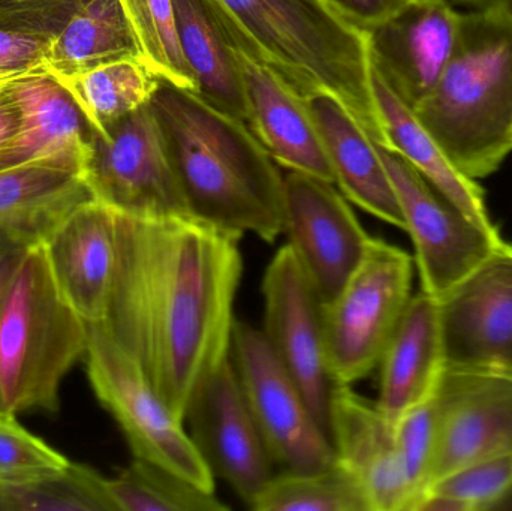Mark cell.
<instances>
[{"mask_svg":"<svg viewBox=\"0 0 512 511\" xmlns=\"http://www.w3.org/2000/svg\"><path fill=\"white\" fill-rule=\"evenodd\" d=\"M117 213L104 329L182 422L231 357L242 237L192 216Z\"/></svg>","mask_w":512,"mask_h":511,"instance_id":"obj_1","label":"cell"},{"mask_svg":"<svg viewBox=\"0 0 512 511\" xmlns=\"http://www.w3.org/2000/svg\"><path fill=\"white\" fill-rule=\"evenodd\" d=\"M192 218L273 243L285 233V186L248 123L170 81L149 102Z\"/></svg>","mask_w":512,"mask_h":511,"instance_id":"obj_2","label":"cell"},{"mask_svg":"<svg viewBox=\"0 0 512 511\" xmlns=\"http://www.w3.org/2000/svg\"><path fill=\"white\" fill-rule=\"evenodd\" d=\"M228 47L279 75L306 99L333 93L375 143L387 146L364 30L325 0H204Z\"/></svg>","mask_w":512,"mask_h":511,"instance_id":"obj_3","label":"cell"},{"mask_svg":"<svg viewBox=\"0 0 512 511\" xmlns=\"http://www.w3.org/2000/svg\"><path fill=\"white\" fill-rule=\"evenodd\" d=\"M460 173H495L512 152V12L472 9L435 89L414 110Z\"/></svg>","mask_w":512,"mask_h":511,"instance_id":"obj_4","label":"cell"},{"mask_svg":"<svg viewBox=\"0 0 512 511\" xmlns=\"http://www.w3.org/2000/svg\"><path fill=\"white\" fill-rule=\"evenodd\" d=\"M89 326L57 287L44 245L24 257L0 312V411L56 413Z\"/></svg>","mask_w":512,"mask_h":511,"instance_id":"obj_5","label":"cell"},{"mask_svg":"<svg viewBox=\"0 0 512 511\" xmlns=\"http://www.w3.org/2000/svg\"><path fill=\"white\" fill-rule=\"evenodd\" d=\"M412 276L408 252L370 237L357 269L322 305L328 366L337 386H354L379 366L411 302Z\"/></svg>","mask_w":512,"mask_h":511,"instance_id":"obj_6","label":"cell"},{"mask_svg":"<svg viewBox=\"0 0 512 511\" xmlns=\"http://www.w3.org/2000/svg\"><path fill=\"white\" fill-rule=\"evenodd\" d=\"M86 360L90 386L119 423L135 458L161 465L201 489L215 492V476L197 444L137 363L102 324H89Z\"/></svg>","mask_w":512,"mask_h":511,"instance_id":"obj_7","label":"cell"},{"mask_svg":"<svg viewBox=\"0 0 512 511\" xmlns=\"http://www.w3.org/2000/svg\"><path fill=\"white\" fill-rule=\"evenodd\" d=\"M378 150L396 189L405 231L414 242L421 291L441 299L504 239L495 225L466 215L402 155L381 144Z\"/></svg>","mask_w":512,"mask_h":511,"instance_id":"obj_8","label":"cell"},{"mask_svg":"<svg viewBox=\"0 0 512 511\" xmlns=\"http://www.w3.org/2000/svg\"><path fill=\"white\" fill-rule=\"evenodd\" d=\"M84 180L93 198L141 218L191 216L150 105L92 134Z\"/></svg>","mask_w":512,"mask_h":511,"instance_id":"obj_9","label":"cell"},{"mask_svg":"<svg viewBox=\"0 0 512 511\" xmlns=\"http://www.w3.org/2000/svg\"><path fill=\"white\" fill-rule=\"evenodd\" d=\"M231 360L274 461L297 473L336 464L330 437L319 428L300 387L277 359L262 330L236 320Z\"/></svg>","mask_w":512,"mask_h":511,"instance_id":"obj_10","label":"cell"},{"mask_svg":"<svg viewBox=\"0 0 512 511\" xmlns=\"http://www.w3.org/2000/svg\"><path fill=\"white\" fill-rule=\"evenodd\" d=\"M264 332L292 380L300 387L319 428L330 437L331 377L325 348L322 302L291 246L271 258L262 279Z\"/></svg>","mask_w":512,"mask_h":511,"instance_id":"obj_11","label":"cell"},{"mask_svg":"<svg viewBox=\"0 0 512 511\" xmlns=\"http://www.w3.org/2000/svg\"><path fill=\"white\" fill-rule=\"evenodd\" d=\"M447 371L512 378V245L438 299Z\"/></svg>","mask_w":512,"mask_h":511,"instance_id":"obj_12","label":"cell"},{"mask_svg":"<svg viewBox=\"0 0 512 511\" xmlns=\"http://www.w3.org/2000/svg\"><path fill=\"white\" fill-rule=\"evenodd\" d=\"M283 186L288 245L324 305L363 260L370 236L336 183L288 171Z\"/></svg>","mask_w":512,"mask_h":511,"instance_id":"obj_13","label":"cell"},{"mask_svg":"<svg viewBox=\"0 0 512 511\" xmlns=\"http://www.w3.org/2000/svg\"><path fill=\"white\" fill-rule=\"evenodd\" d=\"M186 423L213 476L224 479L251 506L274 476V459L256 425L231 357L198 390L186 413Z\"/></svg>","mask_w":512,"mask_h":511,"instance_id":"obj_14","label":"cell"},{"mask_svg":"<svg viewBox=\"0 0 512 511\" xmlns=\"http://www.w3.org/2000/svg\"><path fill=\"white\" fill-rule=\"evenodd\" d=\"M462 12L444 0H406L366 30L370 65L412 111L430 95L447 68Z\"/></svg>","mask_w":512,"mask_h":511,"instance_id":"obj_15","label":"cell"},{"mask_svg":"<svg viewBox=\"0 0 512 511\" xmlns=\"http://www.w3.org/2000/svg\"><path fill=\"white\" fill-rule=\"evenodd\" d=\"M436 398L441 434L430 488L469 465L512 453V378L445 369Z\"/></svg>","mask_w":512,"mask_h":511,"instance_id":"obj_16","label":"cell"},{"mask_svg":"<svg viewBox=\"0 0 512 511\" xmlns=\"http://www.w3.org/2000/svg\"><path fill=\"white\" fill-rule=\"evenodd\" d=\"M330 440L337 461L360 480L373 511H412L414 492L397 449L394 425L376 402L352 386H336Z\"/></svg>","mask_w":512,"mask_h":511,"instance_id":"obj_17","label":"cell"},{"mask_svg":"<svg viewBox=\"0 0 512 511\" xmlns=\"http://www.w3.org/2000/svg\"><path fill=\"white\" fill-rule=\"evenodd\" d=\"M20 108L17 132L0 147V170L48 164L83 174L92 150V126L71 93L47 72L6 84Z\"/></svg>","mask_w":512,"mask_h":511,"instance_id":"obj_18","label":"cell"},{"mask_svg":"<svg viewBox=\"0 0 512 511\" xmlns=\"http://www.w3.org/2000/svg\"><path fill=\"white\" fill-rule=\"evenodd\" d=\"M57 287L89 324L104 323L117 255V213L92 198L44 243Z\"/></svg>","mask_w":512,"mask_h":511,"instance_id":"obj_19","label":"cell"},{"mask_svg":"<svg viewBox=\"0 0 512 511\" xmlns=\"http://www.w3.org/2000/svg\"><path fill=\"white\" fill-rule=\"evenodd\" d=\"M231 54L242 78L246 123L268 155L288 171L336 183L306 101L267 66L234 48Z\"/></svg>","mask_w":512,"mask_h":511,"instance_id":"obj_20","label":"cell"},{"mask_svg":"<svg viewBox=\"0 0 512 511\" xmlns=\"http://www.w3.org/2000/svg\"><path fill=\"white\" fill-rule=\"evenodd\" d=\"M304 101L321 135L337 188L351 203L405 231L402 207L378 144L333 93L318 90Z\"/></svg>","mask_w":512,"mask_h":511,"instance_id":"obj_21","label":"cell"},{"mask_svg":"<svg viewBox=\"0 0 512 511\" xmlns=\"http://www.w3.org/2000/svg\"><path fill=\"white\" fill-rule=\"evenodd\" d=\"M379 410L391 423L426 401L445 372L439 302L421 291L412 296L381 362Z\"/></svg>","mask_w":512,"mask_h":511,"instance_id":"obj_22","label":"cell"},{"mask_svg":"<svg viewBox=\"0 0 512 511\" xmlns=\"http://www.w3.org/2000/svg\"><path fill=\"white\" fill-rule=\"evenodd\" d=\"M93 195L83 174L48 164L0 170V231L27 245H44Z\"/></svg>","mask_w":512,"mask_h":511,"instance_id":"obj_23","label":"cell"},{"mask_svg":"<svg viewBox=\"0 0 512 511\" xmlns=\"http://www.w3.org/2000/svg\"><path fill=\"white\" fill-rule=\"evenodd\" d=\"M372 87L384 123L385 147L402 155L466 215L481 224L493 225L484 201V191L477 180L469 179L457 170L435 138L421 125L414 111L400 101L373 68Z\"/></svg>","mask_w":512,"mask_h":511,"instance_id":"obj_24","label":"cell"},{"mask_svg":"<svg viewBox=\"0 0 512 511\" xmlns=\"http://www.w3.org/2000/svg\"><path fill=\"white\" fill-rule=\"evenodd\" d=\"M122 59L144 60L122 3L86 0L50 39L44 72L63 80Z\"/></svg>","mask_w":512,"mask_h":511,"instance_id":"obj_25","label":"cell"},{"mask_svg":"<svg viewBox=\"0 0 512 511\" xmlns=\"http://www.w3.org/2000/svg\"><path fill=\"white\" fill-rule=\"evenodd\" d=\"M177 36L204 101L246 122L248 107L242 78L204 0H173Z\"/></svg>","mask_w":512,"mask_h":511,"instance_id":"obj_26","label":"cell"},{"mask_svg":"<svg viewBox=\"0 0 512 511\" xmlns=\"http://www.w3.org/2000/svg\"><path fill=\"white\" fill-rule=\"evenodd\" d=\"M95 132L149 104L161 77L141 59H122L57 80Z\"/></svg>","mask_w":512,"mask_h":511,"instance_id":"obj_27","label":"cell"},{"mask_svg":"<svg viewBox=\"0 0 512 511\" xmlns=\"http://www.w3.org/2000/svg\"><path fill=\"white\" fill-rule=\"evenodd\" d=\"M249 507L255 511H373L360 480L339 461L324 470H286L271 477Z\"/></svg>","mask_w":512,"mask_h":511,"instance_id":"obj_28","label":"cell"},{"mask_svg":"<svg viewBox=\"0 0 512 511\" xmlns=\"http://www.w3.org/2000/svg\"><path fill=\"white\" fill-rule=\"evenodd\" d=\"M108 488L119 511L228 510L215 492L143 459L135 458L116 479L108 480Z\"/></svg>","mask_w":512,"mask_h":511,"instance_id":"obj_29","label":"cell"},{"mask_svg":"<svg viewBox=\"0 0 512 511\" xmlns=\"http://www.w3.org/2000/svg\"><path fill=\"white\" fill-rule=\"evenodd\" d=\"M0 500L3 511H119L108 480L72 462L38 482L0 488Z\"/></svg>","mask_w":512,"mask_h":511,"instance_id":"obj_30","label":"cell"},{"mask_svg":"<svg viewBox=\"0 0 512 511\" xmlns=\"http://www.w3.org/2000/svg\"><path fill=\"white\" fill-rule=\"evenodd\" d=\"M134 29L144 62L162 80L183 89H197L177 36L173 0H119Z\"/></svg>","mask_w":512,"mask_h":511,"instance_id":"obj_31","label":"cell"},{"mask_svg":"<svg viewBox=\"0 0 512 511\" xmlns=\"http://www.w3.org/2000/svg\"><path fill=\"white\" fill-rule=\"evenodd\" d=\"M512 494V453L462 468L436 482L415 511H483Z\"/></svg>","mask_w":512,"mask_h":511,"instance_id":"obj_32","label":"cell"},{"mask_svg":"<svg viewBox=\"0 0 512 511\" xmlns=\"http://www.w3.org/2000/svg\"><path fill=\"white\" fill-rule=\"evenodd\" d=\"M438 389V387H436ZM441 434V410L436 390L394 423V437L414 492V510L432 485Z\"/></svg>","mask_w":512,"mask_h":511,"instance_id":"obj_33","label":"cell"},{"mask_svg":"<svg viewBox=\"0 0 512 511\" xmlns=\"http://www.w3.org/2000/svg\"><path fill=\"white\" fill-rule=\"evenodd\" d=\"M69 464L65 456L23 428L15 414L0 411V488L38 482Z\"/></svg>","mask_w":512,"mask_h":511,"instance_id":"obj_34","label":"cell"},{"mask_svg":"<svg viewBox=\"0 0 512 511\" xmlns=\"http://www.w3.org/2000/svg\"><path fill=\"white\" fill-rule=\"evenodd\" d=\"M86 0H0V29L53 38Z\"/></svg>","mask_w":512,"mask_h":511,"instance_id":"obj_35","label":"cell"},{"mask_svg":"<svg viewBox=\"0 0 512 511\" xmlns=\"http://www.w3.org/2000/svg\"><path fill=\"white\" fill-rule=\"evenodd\" d=\"M48 36L0 29V84L44 72Z\"/></svg>","mask_w":512,"mask_h":511,"instance_id":"obj_36","label":"cell"},{"mask_svg":"<svg viewBox=\"0 0 512 511\" xmlns=\"http://www.w3.org/2000/svg\"><path fill=\"white\" fill-rule=\"evenodd\" d=\"M343 18L366 32L396 12L406 0H325Z\"/></svg>","mask_w":512,"mask_h":511,"instance_id":"obj_37","label":"cell"},{"mask_svg":"<svg viewBox=\"0 0 512 511\" xmlns=\"http://www.w3.org/2000/svg\"><path fill=\"white\" fill-rule=\"evenodd\" d=\"M33 246L23 240L0 231V312L5 303L6 294L23 263L24 257Z\"/></svg>","mask_w":512,"mask_h":511,"instance_id":"obj_38","label":"cell"},{"mask_svg":"<svg viewBox=\"0 0 512 511\" xmlns=\"http://www.w3.org/2000/svg\"><path fill=\"white\" fill-rule=\"evenodd\" d=\"M20 108L8 87L0 89V147L17 132L20 126Z\"/></svg>","mask_w":512,"mask_h":511,"instance_id":"obj_39","label":"cell"},{"mask_svg":"<svg viewBox=\"0 0 512 511\" xmlns=\"http://www.w3.org/2000/svg\"><path fill=\"white\" fill-rule=\"evenodd\" d=\"M454 8L466 6L471 9H505L512 12V0H444Z\"/></svg>","mask_w":512,"mask_h":511,"instance_id":"obj_40","label":"cell"},{"mask_svg":"<svg viewBox=\"0 0 512 511\" xmlns=\"http://www.w3.org/2000/svg\"><path fill=\"white\" fill-rule=\"evenodd\" d=\"M0 511H3L2 500H0Z\"/></svg>","mask_w":512,"mask_h":511,"instance_id":"obj_41","label":"cell"},{"mask_svg":"<svg viewBox=\"0 0 512 511\" xmlns=\"http://www.w3.org/2000/svg\"><path fill=\"white\" fill-rule=\"evenodd\" d=\"M6 84H0V89H2V87H5Z\"/></svg>","mask_w":512,"mask_h":511,"instance_id":"obj_42","label":"cell"}]
</instances>
